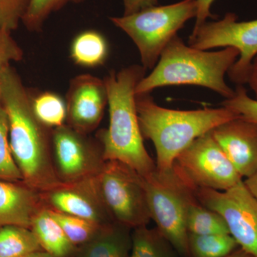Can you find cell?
Instances as JSON below:
<instances>
[{
  "instance_id": "6da1fadb",
  "label": "cell",
  "mask_w": 257,
  "mask_h": 257,
  "mask_svg": "<svg viewBox=\"0 0 257 257\" xmlns=\"http://www.w3.org/2000/svg\"><path fill=\"white\" fill-rule=\"evenodd\" d=\"M0 103L8 119L12 155L23 182L43 192L61 183L52 155V130L35 116L31 95L11 66L0 74Z\"/></svg>"
},
{
  "instance_id": "7a4b0ae2",
  "label": "cell",
  "mask_w": 257,
  "mask_h": 257,
  "mask_svg": "<svg viewBox=\"0 0 257 257\" xmlns=\"http://www.w3.org/2000/svg\"><path fill=\"white\" fill-rule=\"evenodd\" d=\"M145 76L143 66L134 64L118 72L111 71L104 77L109 124L96 134L104 161H119L143 177L156 170V163L144 145L137 109V85Z\"/></svg>"
},
{
  "instance_id": "3957f363",
  "label": "cell",
  "mask_w": 257,
  "mask_h": 257,
  "mask_svg": "<svg viewBox=\"0 0 257 257\" xmlns=\"http://www.w3.org/2000/svg\"><path fill=\"white\" fill-rule=\"evenodd\" d=\"M136 104L142 135L153 143L160 171L172 169L179 154L196 139L241 116L223 106L195 110L167 109L159 106L150 93L136 94Z\"/></svg>"
},
{
  "instance_id": "277c9868",
  "label": "cell",
  "mask_w": 257,
  "mask_h": 257,
  "mask_svg": "<svg viewBox=\"0 0 257 257\" xmlns=\"http://www.w3.org/2000/svg\"><path fill=\"white\" fill-rule=\"evenodd\" d=\"M239 55V51L231 47L215 52L198 50L186 45L177 35L162 52L151 73L138 83L136 94H148L167 86L195 85L229 99L235 90L225 82V74Z\"/></svg>"
},
{
  "instance_id": "5b68a950",
  "label": "cell",
  "mask_w": 257,
  "mask_h": 257,
  "mask_svg": "<svg viewBox=\"0 0 257 257\" xmlns=\"http://www.w3.org/2000/svg\"><path fill=\"white\" fill-rule=\"evenodd\" d=\"M143 177L152 220L179 256L189 257L186 218L191 204L198 200L197 189L174 167L167 171L156 168Z\"/></svg>"
},
{
  "instance_id": "8992f818",
  "label": "cell",
  "mask_w": 257,
  "mask_h": 257,
  "mask_svg": "<svg viewBox=\"0 0 257 257\" xmlns=\"http://www.w3.org/2000/svg\"><path fill=\"white\" fill-rule=\"evenodd\" d=\"M197 0H182L175 4L154 6L134 14L110 17L135 42L145 70L153 69L169 42L187 21L197 16Z\"/></svg>"
},
{
  "instance_id": "52a82bcc",
  "label": "cell",
  "mask_w": 257,
  "mask_h": 257,
  "mask_svg": "<svg viewBox=\"0 0 257 257\" xmlns=\"http://www.w3.org/2000/svg\"><path fill=\"white\" fill-rule=\"evenodd\" d=\"M113 220L134 229L152 220L143 176L117 160L105 161L95 177Z\"/></svg>"
},
{
  "instance_id": "ba28073f",
  "label": "cell",
  "mask_w": 257,
  "mask_h": 257,
  "mask_svg": "<svg viewBox=\"0 0 257 257\" xmlns=\"http://www.w3.org/2000/svg\"><path fill=\"white\" fill-rule=\"evenodd\" d=\"M189 45L202 50L236 49L239 57L227 74L231 82L243 85L248 82L251 64L257 56V20L239 22L237 15L226 13L221 20L207 22L191 35Z\"/></svg>"
},
{
  "instance_id": "9c48e42d",
  "label": "cell",
  "mask_w": 257,
  "mask_h": 257,
  "mask_svg": "<svg viewBox=\"0 0 257 257\" xmlns=\"http://www.w3.org/2000/svg\"><path fill=\"white\" fill-rule=\"evenodd\" d=\"M173 167L196 189L225 191L242 181L211 131L196 139L181 152Z\"/></svg>"
},
{
  "instance_id": "30bf717a",
  "label": "cell",
  "mask_w": 257,
  "mask_h": 257,
  "mask_svg": "<svg viewBox=\"0 0 257 257\" xmlns=\"http://www.w3.org/2000/svg\"><path fill=\"white\" fill-rule=\"evenodd\" d=\"M196 194L202 205L222 216L239 247L257 257V199L243 181L225 191L197 188Z\"/></svg>"
},
{
  "instance_id": "8fae6325",
  "label": "cell",
  "mask_w": 257,
  "mask_h": 257,
  "mask_svg": "<svg viewBox=\"0 0 257 257\" xmlns=\"http://www.w3.org/2000/svg\"><path fill=\"white\" fill-rule=\"evenodd\" d=\"M52 155L56 174L63 183L96 177L105 162L97 139L66 124L52 130Z\"/></svg>"
},
{
  "instance_id": "7c38bea8",
  "label": "cell",
  "mask_w": 257,
  "mask_h": 257,
  "mask_svg": "<svg viewBox=\"0 0 257 257\" xmlns=\"http://www.w3.org/2000/svg\"><path fill=\"white\" fill-rule=\"evenodd\" d=\"M44 205L51 210L84 218L104 225L114 221L104 205L95 177L57 184L40 192Z\"/></svg>"
},
{
  "instance_id": "4fadbf2b",
  "label": "cell",
  "mask_w": 257,
  "mask_h": 257,
  "mask_svg": "<svg viewBox=\"0 0 257 257\" xmlns=\"http://www.w3.org/2000/svg\"><path fill=\"white\" fill-rule=\"evenodd\" d=\"M65 101L66 124L89 135L100 124L107 104L104 79L90 74L77 76L69 82Z\"/></svg>"
},
{
  "instance_id": "5bb4252c",
  "label": "cell",
  "mask_w": 257,
  "mask_h": 257,
  "mask_svg": "<svg viewBox=\"0 0 257 257\" xmlns=\"http://www.w3.org/2000/svg\"><path fill=\"white\" fill-rule=\"evenodd\" d=\"M216 143L241 177L257 171V122L236 118L211 130Z\"/></svg>"
},
{
  "instance_id": "9a60e30c",
  "label": "cell",
  "mask_w": 257,
  "mask_h": 257,
  "mask_svg": "<svg viewBox=\"0 0 257 257\" xmlns=\"http://www.w3.org/2000/svg\"><path fill=\"white\" fill-rule=\"evenodd\" d=\"M44 207L40 192L23 182L0 179V227L15 225L30 229L34 217Z\"/></svg>"
},
{
  "instance_id": "2e32d148",
  "label": "cell",
  "mask_w": 257,
  "mask_h": 257,
  "mask_svg": "<svg viewBox=\"0 0 257 257\" xmlns=\"http://www.w3.org/2000/svg\"><path fill=\"white\" fill-rule=\"evenodd\" d=\"M132 230L116 221L103 225L90 241L77 247L74 257H128Z\"/></svg>"
},
{
  "instance_id": "e0dca14e",
  "label": "cell",
  "mask_w": 257,
  "mask_h": 257,
  "mask_svg": "<svg viewBox=\"0 0 257 257\" xmlns=\"http://www.w3.org/2000/svg\"><path fill=\"white\" fill-rule=\"evenodd\" d=\"M30 229L40 246L52 257H74L77 246L71 242L59 223L44 207L32 220Z\"/></svg>"
},
{
  "instance_id": "ac0fdd59",
  "label": "cell",
  "mask_w": 257,
  "mask_h": 257,
  "mask_svg": "<svg viewBox=\"0 0 257 257\" xmlns=\"http://www.w3.org/2000/svg\"><path fill=\"white\" fill-rule=\"evenodd\" d=\"M69 52L74 64L87 68H95L105 63L109 55V45L100 32L86 30L74 37Z\"/></svg>"
},
{
  "instance_id": "d6986e66",
  "label": "cell",
  "mask_w": 257,
  "mask_h": 257,
  "mask_svg": "<svg viewBox=\"0 0 257 257\" xmlns=\"http://www.w3.org/2000/svg\"><path fill=\"white\" fill-rule=\"evenodd\" d=\"M128 257H177V251L157 228L140 226L133 229Z\"/></svg>"
},
{
  "instance_id": "ffe728a7",
  "label": "cell",
  "mask_w": 257,
  "mask_h": 257,
  "mask_svg": "<svg viewBox=\"0 0 257 257\" xmlns=\"http://www.w3.org/2000/svg\"><path fill=\"white\" fill-rule=\"evenodd\" d=\"M42 249L30 228L8 225L0 227V257H23Z\"/></svg>"
},
{
  "instance_id": "44dd1931",
  "label": "cell",
  "mask_w": 257,
  "mask_h": 257,
  "mask_svg": "<svg viewBox=\"0 0 257 257\" xmlns=\"http://www.w3.org/2000/svg\"><path fill=\"white\" fill-rule=\"evenodd\" d=\"M189 257H225L239 247L229 234H189Z\"/></svg>"
},
{
  "instance_id": "7402d4cb",
  "label": "cell",
  "mask_w": 257,
  "mask_h": 257,
  "mask_svg": "<svg viewBox=\"0 0 257 257\" xmlns=\"http://www.w3.org/2000/svg\"><path fill=\"white\" fill-rule=\"evenodd\" d=\"M31 99L35 116L42 124L54 130L66 124L67 104L60 94L43 92L31 96Z\"/></svg>"
},
{
  "instance_id": "603a6c76",
  "label": "cell",
  "mask_w": 257,
  "mask_h": 257,
  "mask_svg": "<svg viewBox=\"0 0 257 257\" xmlns=\"http://www.w3.org/2000/svg\"><path fill=\"white\" fill-rule=\"evenodd\" d=\"M186 226L188 234L206 235L229 234L227 225L220 214L202 205L199 200L187 211Z\"/></svg>"
},
{
  "instance_id": "cb8c5ba5",
  "label": "cell",
  "mask_w": 257,
  "mask_h": 257,
  "mask_svg": "<svg viewBox=\"0 0 257 257\" xmlns=\"http://www.w3.org/2000/svg\"><path fill=\"white\" fill-rule=\"evenodd\" d=\"M48 209L71 242L77 247L90 241L103 226L84 218Z\"/></svg>"
},
{
  "instance_id": "d4e9b609",
  "label": "cell",
  "mask_w": 257,
  "mask_h": 257,
  "mask_svg": "<svg viewBox=\"0 0 257 257\" xmlns=\"http://www.w3.org/2000/svg\"><path fill=\"white\" fill-rule=\"evenodd\" d=\"M84 0H30L23 20L30 31L40 32L52 13L62 9L69 3H81Z\"/></svg>"
},
{
  "instance_id": "484cf974",
  "label": "cell",
  "mask_w": 257,
  "mask_h": 257,
  "mask_svg": "<svg viewBox=\"0 0 257 257\" xmlns=\"http://www.w3.org/2000/svg\"><path fill=\"white\" fill-rule=\"evenodd\" d=\"M0 179L23 182V177L15 163L9 143V130L6 111L0 103Z\"/></svg>"
},
{
  "instance_id": "4316f807",
  "label": "cell",
  "mask_w": 257,
  "mask_h": 257,
  "mask_svg": "<svg viewBox=\"0 0 257 257\" xmlns=\"http://www.w3.org/2000/svg\"><path fill=\"white\" fill-rule=\"evenodd\" d=\"M30 3V0H0V30H16Z\"/></svg>"
},
{
  "instance_id": "83f0119b",
  "label": "cell",
  "mask_w": 257,
  "mask_h": 257,
  "mask_svg": "<svg viewBox=\"0 0 257 257\" xmlns=\"http://www.w3.org/2000/svg\"><path fill=\"white\" fill-rule=\"evenodd\" d=\"M234 90V95L225 99L220 105L236 111L243 119L257 122V99L250 97L243 85L236 86Z\"/></svg>"
},
{
  "instance_id": "f1b7e54d",
  "label": "cell",
  "mask_w": 257,
  "mask_h": 257,
  "mask_svg": "<svg viewBox=\"0 0 257 257\" xmlns=\"http://www.w3.org/2000/svg\"><path fill=\"white\" fill-rule=\"evenodd\" d=\"M23 58V51L11 36V32L0 30V74L13 61Z\"/></svg>"
},
{
  "instance_id": "f546056e",
  "label": "cell",
  "mask_w": 257,
  "mask_h": 257,
  "mask_svg": "<svg viewBox=\"0 0 257 257\" xmlns=\"http://www.w3.org/2000/svg\"><path fill=\"white\" fill-rule=\"evenodd\" d=\"M215 0H197V10L196 16L195 25L192 32L193 34L197 32L204 24L207 23L208 18L216 19L215 15L211 13V7Z\"/></svg>"
},
{
  "instance_id": "4dcf8cb0",
  "label": "cell",
  "mask_w": 257,
  "mask_h": 257,
  "mask_svg": "<svg viewBox=\"0 0 257 257\" xmlns=\"http://www.w3.org/2000/svg\"><path fill=\"white\" fill-rule=\"evenodd\" d=\"M124 3V15L134 14L139 11L157 6L158 0H123Z\"/></svg>"
},
{
  "instance_id": "1f68e13d",
  "label": "cell",
  "mask_w": 257,
  "mask_h": 257,
  "mask_svg": "<svg viewBox=\"0 0 257 257\" xmlns=\"http://www.w3.org/2000/svg\"><path fill=\"white\" fill-rule=\"evenodd\" d=\"M247 83L249 84L250 88L252 89L257 99V56L251 64Z\"/></svg>"
},
{
  "instance_id": "d6a6232c",
  "label": "cell",
  "mask_w": 257,
  "mask_h": 257,
  "mask_svg": "<svg viewBox=\"0 0 257 257\" xmlns=\"http://www.w3.org/2000/svg\"><path fill=\"white\" fill-rule=\"evenodd\" d=\"M243 182L250 192L253 194V197L257 199V171L252 175L246 178Z\"/></svg>"
},
{
  "instance_id": "836d02e7",
  "label": "cell",
  "mask_w": 257,
  "mask_h": 257,
  "mask_svg": "<svg viewBox=\"0 0 257 257\" xmlns=\"http://www.w3.org/2000/svg\"><path fill=\"white\" fill-rule=\"evenodd\" d=\"M225 257H253L240 247L236 248L232 253Z\"/></svg>"
},
{
  "instance_id": "e575fe53",
  "label": "cell",
  "mask_w": 257,
  "mask_h": 257,
  "mask_svg": "<svg viewBox=\"0 0 257 257\" xmlns=\"http://www.w3.org/2000/svg\"><path fill=\"white\" fill-rule=\"evenodd\" d=\"M23 257H52L51 255L49 254L48 253H47L46 251H44V250H41V251H34V252H32L30 253H28V254L25 255Z\"/></svg>"
}]
</instances>
